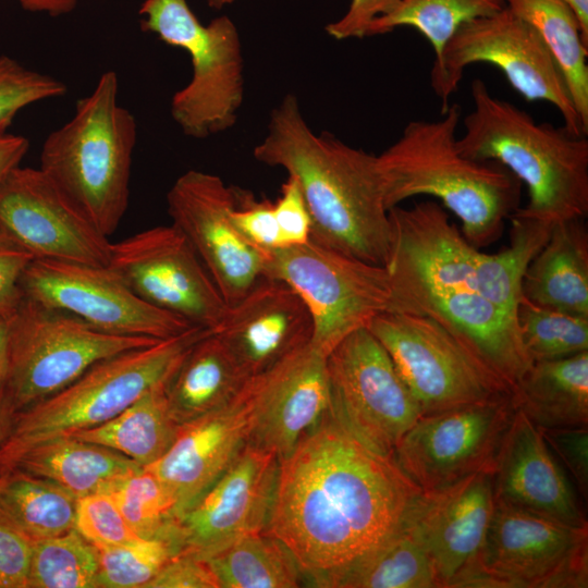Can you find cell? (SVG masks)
Segmentation results:
<instances>
[{"label": "cell", "instance_id": "obj_1", "mask_svg": "<svg viewBox=\"0 0 588 588\" xmlns=\"http://www.w3.org/2000/svg\"><path fill=\"white\" fill-rule=\"evenodd\" d=\"M420 493L330 411L281 461L267 530L313 587L399 530Z\"/></svg>", "mask_w": 588, "mask_h": 588}, {"label": "cell", "instance_id": "obj_2", "mask_svg": "<svg viewBox=\"0 0 588 588\" xmlns=\"http://www.w3.org/2000/svg\"><path fill=\"white\" fill-rule=\"evenodd\" d=\"M253 154L258 162L279 167L297 181L311 241L384 267L391 223L377 156L329 133H315L293 94L271 111L267 133Z\"/></svg>", "mask_w": 588, "mask_h": 588}, {"label": "cell", "instance_id": "obj_3", "mask_svg": "<svg viewBox=\"0 0 588 588\" xmlns=\"http://www.w3.org/2000/svg\"><path fill=\"white\" fill-rule=\"evenodd\" d=\"M460 118L454 103L438 121L409 122L377 162L388 210L414 196L436 197L458 217L462 233L479 248L500 237L505 219L517 209L520 181L498 162L460 152Z\"/></svg>", "mask_w": 588, "mask_h": 588}, {"label": "cell", "instance_id": "obj_4", "mask_svg": "<svg viewBox=\"0 0 588 588\" xmlns=\"http://www.w3.org/2000/svg\"><path fill=\"white\" fill-rule=\"evenodd\" d=\"M474 110L457 138L460 152L494 161L528 188L529 200L516 210L551 224L588 213V140L564 126L537 123L515 105L493 97L483 81L471 84Z\"/></svg>", "mask_w": 588, "mask_h": 588}, {"label": "cell", "instance_id": "obj_5", "mask_svg": "<svg viewBox=\"0 0 588 588\" xmlns=\"http://www.w3.org/2000/svg\"><path fill=\"white\" fill-rule=\"evenodd\" d=\"M119 78L103 72L72 118L49 133L39 169L103 235L120 225L130 200L137 123L118 101Z\"/></svg>", "mask_w": 588, "mask_h": 588}, {"label": "cell", "instance_id": "obj_6", "mask_svg": "<svg viewBox=\"0 0 588 588\" xmlns=\"http://www.w3.org/2000/svg\"><path fill=\"white\" fill-rule=\"evenodd\" d=\"M209 332L193 327L152 345L106 358L59 392L15 412L0 445V468L32 445L115 417L152 388L167 383L193 344Z\"/></svg>", "mask_w": 588, "mask_h": 588}, {"label": "cell", "instance_id": "obj_7", "mask_svg": "<svg viewBox=\"0 0 588 588\" xmlns=\"http://www.w3.org/2000/svg\"><path fill=\"white\" fill-rule=\"evenodd\" d=\"M143 32L185 50L191 81L171 98L170 112L182 132L206 138L231 128L244 100V60L235 23L226 15L203 24L186 0H144Z\"/></svg>", "mask_w": 588, "mask_h": 588}, {"label": "cell", "instance_id": "obj_8", "mask_svg": "<svg viewBox=\"0 0 588 588\" xmlns=\"http://www.w3.org/2000/svg\"><path fill=\"white\" fill-rule=\"evenodd\" d=\"M8 320L4 393L15 412L59 392L106 358L161 341L108 334L24 295Z\"/></svg>", "mask_w": 588, "mask_h": 588}, {"label": "cell", "instance_id": "obj_9", "mask_svg": "<svg viewBox=\"0 0 588 588\" xmlns=\"http://www.w3.org/2000/svg\"><path fill=\"white\" fill-rule=\"evenodd\" d=\"M478 62L499 68L528 101L552 103L572 134H588L542 37L506 5L464 23L445 45L439 63L431 70V86L441 99L442 111L448 108V99L456 90L464 70Z\"/></svg>", "mask_w": 588, "mask_h": 588}, {"label": "cell", "instance_id": "obj_10", "mask_svg": "<svg viewBox=\"0 0 588 588\" xmlns=\"http://www.w3.org/2000/svg\"><path fill=\"white\" fill-rule=\"evenodd\" d=\"M265 277L282 281L301 297L313 320L311 344L327 356L390 305V280L383 266L311 240L270 252Z\"/></svg>", "mask_w": 588, "mask_h": 588}, {"label": "cell", "instance_id": "obj_11", "mask_svg": "<svg viewBox=\"0 0 588 588\" xmlns=\"http://www.w3.org/2000/svg\"><path fill=\"white\" fill-rule=\"evenodd\" d=\"M367 329L390 355L421 416L511 395V389L430 316L385 310Z\"/></svg>", "mask_w": 588, "mask_h": 588}, {"label": "cell", "instance_id": "obj_12", "mask_svg": "<svg viewBox=\"0 0 588 588\" xmlns=\"http://www.w3.org/2000/svg\"><path fill=\"white\" fill-rule=\"evenodd\" d=\"M588 526L494 503L466 588H587Z\"/></svg>", "mask_w": 588, "mask_h": 588}, {"label": "cell", "instance_id": "obj_13", "mask_svg": "<svg viewBox=\"0 0 588 588\" xmlns=\"http://www.w3.org/2000/svg\"><path fill=\"white\" fill-rule=\"evenodd\" d=\"M327 370L331 414L366 446L392 458L421 414L385 348L360 328L328 354Z\"/></svg>", "mask_w": 588, "mask_h": 588}, {"label": "cell", "instance_id": "obj_14", "mask_svg": "<svg viewBox=\"0 0 588 588\" xmlns=\"http://www.w3.org/2000/svg\"><path fill=\"white\" fill-rule=\"evenodd\" d=\"M514 412L511 395H504L421 416L401 438L392 460L421 492L493 473Z\"/></svg>", "mask_w": 588, "mask_h": 588}, {"label": "cell", "instance_id": "obj_15", "mask_svg": "<svg viewBox=\"0 0 588 588\" xmlns=\"http://www.w3.org/2000/svg\"><path fill=\"white\" fill-rule=\"evenodd\" d=\"M20 287L24 296L108 334L164 340L197 327L142 299L108 265L33 259Z\"/></svg>", "mask_w": 588, "mask_h": 588}, {"label": "cell", "instance_id": "obj_16", "mask_svg": "<svg viewBox=\"0 0 588 588\" xmlns=\"http://www.w3.org/2000/svg\"><path fill=\"white\" fill-rule=\"evenodd\" d=\"M108 266L148 304L213 331L228 305L198 255L172 223L111 243Z\"/></svg>", "mask_w": 588, "mask_h": 588}, {"label": "cell", "instance_id": "obj_17", "mask_svg": "<svg viewBox=\"0 0 588 588\" xmlns=\"http://www.w3.org/2000/svg\"><path fill=\"white\" fill-rule=\"evenodd\" d=\"M238 192L213 173L188 170L167 194L172 224L187 238L226 305L265 277L269 254L250 245L233 223Z\"/></svg>", "mask_w": 588, "mask_h": 588}, {"label": "cell", "instance_id": "obj_18", "mask_svg": "<svg viewBox=\"0 0 588 588\" xmlns=\"http://www.w3.org/2000/svg\"><path fill=\"white\" fill-rule=\"evenodd\" d=\"M389 218L391 245L384 268L390 303L430 291L479 292L486 254L466 240L442 206L431 200L396 206Z\"/></svg>", "mask_w": 588, "mask_h": 588}, {"label": "cell", "instance_id": "obj_19", "mask_svg": "<svg viewBox=\"0 0 588 588\" xmlns=\"http://www.w3.org/2000/svg\"><path fill=\"white\" fill-rule=\"evenodd\" d=\"M0 230L34 259L107 266L111 242L38 168L16 167L0 183Z\"/></svg>", "mask_w": 588, "mask_h": 588}, {"label": "cell", "instance_id": "obj_20", "mask_svg": "<svg viewBox=\"0 0 588 588\" xmlns=\"http://www.w3.org/2000/svg\"><path fill=\"white\" fill-rule=\"evenodd\" d=\"M280 463L275 454L247 443L217 481L173 519L180 552L205 558L238 537L267 530Z\"/></svg>", "mask_w": 588, "mask_h": 588}, {"label": "cell", "instance_id": "obj_21", "mask_svg": "<svg viewBox=\"0 0 588 588\" xmlns=\"http://www.w3.org/2000/svg\"><path fill=\"white\" fill-rule=\"evenodd\" d=\"M250 411L248 443L283 461L331 408L327 355L311 342L246 385Z\"/></svg>", "mask_w": 588, "mask_h": 588}, {"label": "cell", "instance_id": "obj_22", "mask_svg": "<svg viewBox=\"0 0 588 588\" xmlns=\"http://www.w3.org/2000/svg\"><path fill=\"white\" fill-rule=\"evenodd\" d=\"M493 473L421 492L405 524L425 548L439 588H466L494 509Z\"/></svg>", "mask_w": 588, "mask_h": 588}, {"label": "cell", "instance_id": "obj_23", "mask_svg": "<svg viewBox=\"0 0 588 588\" xmlns=\"http://www.w3.org/2000/svg\"><path fill=\"white\" fill-rule=\"evenodd\" d=\"M249 429L250 411L245 387L229 404L181 424L169 450L144 467L172 494L174 518L228 469L248 443Z\"/></svg>", "mask_w": 588, "mask_h": 588}, {"label": "cell", "instance_id": "obj_24", "mask_svg": "<svg viewBox=\"0 0 588 588\" xmlns=\"http://www.w3.org/2000/svg\"><path fill=\"white\" fill-rule=\"evenodd\" d=\"M212 332L254 377L309 344L313 320L304 302L287 284L264 277L238 301L228 305Z\"/></svg>", "mask_w": 588, "mask_h": 588}, {"label": "cell", "instance_id": "obj_25", "mask_svg": "<svg viewBox=\"0 0 588 588\" xmlns=\"http://www.w3.org/2000/svg\"><path fill=\"white\" fill-rule=\"evenodd\" d=\"M494 501L571 526H588L583 505L540 429L515 411L493 469Z\"/></svg>", "mask_w": 588, "mask_h": 588}, {"label": "cell", "instance_id": "obj_26", "mask_svg": "<svg viewBox=\"0 0 588 588\" xmlns=\"http://www.w3.org/2000/svg\"><path fill=\"white\" fill-rule=\"evenodd\" d=\"M388 310L422 314L446 328L511 389L532 365L516 313L475 292L441 290L392 301Z\"/></svg>", "mask_w": 588, "mask_h": 588}, {"label": "cell", "instance_id": "obj_27", "mask_svg": "<svg viewBox=\"0 0 588 588\" xmlns=\"http://www.w3.org/2000/svg\"><path fill=\"white\" fill-rule=\"evenodd\" d=\"M144 467L99 444L58 437L32 445L0 468L20 470L54 482L76 499L113 491Z\"/></svg>", "mask_w": 588, "mask_h": 588}, {"label": "cell", "instance_id": "obj_28", "mask_svg": "<svg viewBox=\"0 0 588 588\" xmlns=\"http://www.w3.org/2000/svg\"><path fill=\"white\" fill-rule=\"evenodd\" d=\"M522 294L536 306L588 318V232L583 219L553 224L524 273Z\"/></svg>", "mask_w": 588, "mask_h": 588}, {"label": "cell", "instance_id": "obj_29", "mask_svg": "<svg viewBox=\"0 0 588 588\" xmlns=\"http://www.w3.org/2000/svg\"><path fill=\"white\" fill-rule=\"evenodd\" d=\"M252 377L212 331L185 354L164 391L179 425L213 412L236 399Z\"/></svg>", "mask_w": 588, "mask_h": 588}, {"label": "cell", "instance_id": "obj_30", "mask_svg": "<svg viewBox=\"0 0 588 588\" xmlns=\"http://www.w3.org/2000/svg\"><path fill=\"white\" fill-rule=\"evenodd\" d=\"M511 401L538 428L588 426V351L532 363Z\"/></svg>", "mask_w": 588, "mask_h": 588}, {"label": "cell", "instance_id": "obj_31", "mask_svg": "<svg viewBox=\"0 0 588 588\" xmlns=\"http://www.w3.org/2000/svg\"><path fill=\"white\" fill-rule=\"evenodd\" d=\"M164 387L152 388L110 420L68 437L109 448L143 467L155 463L169 450L180 426Z\"/></svg>", "mask_w": 588, "mask_h": 588}, {"label": "cell", "instance_id": "obj_32", "mask_svg": "<svg viewBox=\"0 0 588 588\" xmlns=\"http://www.w3.org/2000/svg\"><path fill=\"white\" fill-rule=\"evenodd\" d=\"M313 587L439 588V584L425 548L404 523L377 547Z\"/></svg>", "mask_w": 588, "mask_h": 588}, {"label": "cell", "instance_id": "obj_33", "mask_svg": "<svg viewBox=\"0 0 588 588\" xmlns=\"http://www.w3.org/2000/svg\"><path fill=\"white\" fill-rule=\"evenodd\" d=\"M219 588H297L303 572L285 544L268 530L234 539L205 556Z\"/></svg>", "mask_w": 588, "mask_h": 588}, {"label": "cell", "instance_id": "obj_34", "mask_svg": "<svg viewBox=\"0 0 588 588\" xmlns=\"http://www.w3.org/2000/svg\"><path fill=\"white\" fill-rule=\"evenodd\" d=\"M76 498L20 470L0 475V519L32 543L75 528Z\"/></svg>", "mask_w": 588, "mask_h": 588}, {"label": "cell", "instance_id": "obj_35", "mask_svg": "<svg viewBox=\"0 0 588 588\" xmlns=\"http://www.w3.org/2000/svg\"><path fill=\"white\" fill-rule=\"evenodd\" d=\"M506 7L542 37L588 132V45L576 14L561 0H506Z\"/></svg>", "mask_w": 588, "mask_h": 588}, {"label": "cell", "instance_id": "obj_36", "mask_svg": "<svg viewBox=\"0 0 588 588\" xmlns=\"http://www.w3.org/2000/svg\"><path fill=\"white\" fill-rule=\"evenodd\" d=\"M505 5L506 0H399L390 13L371 23L367 37L412 26L431 44L436 65L461 25L498 12Z\"/></svg>", "mask_w": 588, "mask_h": 588}, {"label": "cell", "instance_id": "obj_37", "mask_svg": "<svg viewBox=\"0 0 588 588\" xmlns=\"http://www.w3.org/2000/svg\"><path fill=\"white\" fill-rule=\"evenodd\" d=\"M96 548L75 528L32 544L27 588H97Z\"/></svg>", "mask_w": 588, "mask_h": 588}, {"label": "cell", "instance_id": "obj_38", "mask_svg": "<svg viewBox=\"0 0 588 588\" xmlns=\"http://www.w3.org/2000/svg\"><path fill=\"white\" fill-rule=\"evenodd\" d=\"M516 320L532 363L561 359L588 351V318L546 309L523 297Z\"/></svg>", "mask_w": 588, "mask_h": 588}, {"label": "cell", "instance_id": "obj_39", "mask_svg": "<svg viewBox=\"0 0 588 588\" xmlns=\"http://www.w3.org/2000/svg\"><path fill=\"white\" fill-rule=\"evenodd\" d=\"M99 562L98 587L146 588L179 547L172 537L95 547Z\"/></svg>", "mask_w": 588, "mask_h": 588}, {"label": "cell", "instance_id": "obj_40", "mask_svg": "<svg viewBox=\"0 0 588 588\" xmlns=\"http://www.w3.org/2000/svg\"><path fill=\"white\" fill-rule=\"evenodd\" d=\"M110 493L138 537H167L174 519L175 501L154 473L143 468Z\"/></svg>", "mask_w": 588, "mask_h": 588}, {"label": "cell", "instance_id": "obj_41", "mask_svg": "<svg viewBox=\"0 0 588 588\" xmlns=\"http://www.w3.org/2000/svg\"><path fill=\"white\" fill-rule=\"evenodd\" d=\"M66 85L45 73L30 70L9 56H0V136L8 133L25 107L65 95Z\"/></svg>", "mask_w": 588, "mask_h": 588}, {"label": "cell", "instance_id": "obj_42", "mask_svg": "<svg viewBox=\"0 0 588 588\" xmlns=\"http://www.w3.org/2000/svg\"><path fill=\"white\" fill-rule=\"evenodd\" d=\"M75 529L94 547L123 544L140 539L110 492L76 500Z\"/></svg>", "mask_w": 588, "mask_h": 588}, {"label": "cell", "instance_id": "obj_43", "mask_svg": "<svg viewBox=\"0 0 588 588\" xmlns=\"http://www.w3.org/2000/svg\"><path fill=\"white\" fill-rule=\"evenodd\" d=\"M232 220L243 237L257 249L270 253L284 247L272 203L257 201L240 191Z\"/></svg>", "mask_w": 588, "mask_h": 588}, {"label": "cell", "instance_id": "obj_44", "mask_svg": "<svg viewBox=\"0 0 588 588\" xmlns=\"http://www.w3.org/2000/svg\"><path fill=\"white\" fill-rule=\"evenodd\" d=\"M548 446L568 470L581 498L588 497V426L539 428Z\"/></svg>", "mask_w": 588, "mask_h": 588}, {"label": "cell", "instance_id": "obj_45", "mask_svg": "<svg viewBox=\"0 0 588 588\" xmlns=\"http://www.w3.org/2000/svg\"><path fill=\"white\" fill-rule=\"evenodd\" d=\"M33 256L13 237L0 230V316L9 319L19 307L23 293L21 277Z\"/></svg>", "mask_w": 588, "mask_h": 588}, {"label": "cell", "instance_id": "obj_46", "mask_svg": "<svg viewBox=\"0 0 588 588\" xmlns=\"http://www.w3.org/2000/svg\"><path fill=\"white\" fill-rule=\"evenodd\" d=\"M284 247L310 240V217L297 181L289 176L273 204Z\"/></svg>", "mask_w": 588, "mask_h": 588}, {"label": "cell", "instance_id": "obj_47", "mask_svg": "<svg viewBox=\"0 0 588 588\" xmlns=\"http://www.w3.org/2000/svg\"><path fill=\"white\" fill-rule=\"evenodd\" d=\"M146 588H219L205 558L188 551L173 555Z\"/></svg>", "mask_w": 588, "mask_h": 588}, {"label": "cell", "instance_id": "obj_48", "mask_svg": "<svg viewBox=\"0 0 588 588\" xmlns=\"http://www.w3.org/2000/svg\"><path fill=\"white\" fill-rule=\"evenodd\" d=\"M32 544L0 519V588H27Z\"/></svg>", "mask_w": 588, "mask_h": 588}, {"label": "cell", "instance_id": "obj_49", "mask_svg": "<svg viewBox=\"0 0 588 588\" xmlns=\"http://www.w3.org/2000/svg\"><path fill=\"white\" fill-rule=\"evenodd\" d=\"M399 0H351L344 15L329 23L326 32L336 40L367 37L371 23L390 13Z\"/></svg>", "mask_w": 588, "mask_h": 588}, {"label": "cell", "instance_id": "obj_50", "mask_svg": "<svg viewBox=\"0 0 588 588\" xmlns=\"http://www.w3.org/2000/svg\"><path fill=\"white\" fill-rule=\"evenodd\" d=\"M29 148L28 139L23 135L7 133L0 136V183L21 162Z\"/></svg>", "mask_w": 588, "mask_h": 588}, {"label": "cell", "instance_id": "obj_51", "mask_svg": "<svg viewBox=\"0 0 588 588\" xmlns=\"http://www.w3.org/2000/svg\"><path fill=\"white\" fill-rule=\"evenodd\" d=\"M17 2L25 11L57 17L74 11L79 0H17Z\"/></svg>", "mask_w": 588, "mask_h": 588}, {"label": "cell", "instance_id": "obj_52", "mask_svg": "<svg viewBox=\"0 0 588 588\" xmlns=\"http://www.w3.org/2000/svg\"><path fill=\"white\" fill-rule=\"evenodd\" d=\"M8 338H9V320L0 316V393L4 389L7 376H8V364H9Z\"/></svg>", "mask_w": 588, "mask_h": 588}, {"label": "cell", "instance_id": "obj_53", "mask_svg": "<svg viewBox=\"0 0 588 588\" xmlns=\"http://www.w3.org/2000/svg\"><path fill=\"white\" fill-rule=\"evenodd\" d=\"M14 413L15 411L9 402L3 389L0 393V445L10 430Z\"/></svg>", "mask_w": 588, "mask_h": 588}, {"label": "cell", "instance_id": "obj_54", "mask_svg": "<svg viewBox=\"0 0 588 588\" xmlns=\"http://www.w3.org/2000/svg\"><path fill=\"white\" fill-rule=\"evenodd\" d=\"M566 3L576 14L583 33V38L588 45V0H561Z\"/></svg>", "mask_w": 588, "mask_h": 588}, {"label": "cell", "instance_id": "obj_55", "mask_svg": "<svg viewBox=\"0 0 588 588\" xmlns=\"http://www.w3.org/2000/svg\"><path fill=\"white\" fill-rule=\"evenodd\" d=\"M205 1L208 4V7L216 10H221L222 8L232 4L237 0H205Z\"/></svg>", "mask_w": 588, "mask_h": 588}]
</instances>
